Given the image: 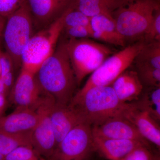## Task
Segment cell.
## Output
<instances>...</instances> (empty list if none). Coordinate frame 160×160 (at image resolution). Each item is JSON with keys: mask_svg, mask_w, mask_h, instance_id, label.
<instances>
[{"mask_svg": "<svg viewBox=\"0 0 160 160\" xmlns=\"http://www.w3.org/2000/svg\"><path fill=\"white\" fill-rule=\"evenodd\" d=\"M36 77L44 93L55 103L69 105L78 84L66 41L58 44L52 54L40 66Z\"/></svg>", "mask_w": 160, "mask_h": 160, "instance_id": "6da1fadb", "label": "cell"}, {"mask_svg": "<svg viewBox=\"0 0 160 160\" xmlns=\"http://www.w3.org/2000/svg\"><path fill=\"white\" fill-rule=\"evenodd\" d=\"M69 104L92 127L115 118H126L132 106L122 102L111 86H94L83 93L77 92Z\"/></svg>", "mask_w": 160, "mask_h": 160, "instance_id": "7a4b0ae2", "label": "cell"}, {"mask_svg": "<svg viewBox=\"0 0 160 160\" xmlns=\"http://www.w3.org/2000/svg\"><path fill=\"white\" fill-rule=\"evenodd\" d=\"M33 19L26 0L21 7L6 18L2 37L6 51L10 56L14 69L22 67V58L33 35Z\"/></svg>", "mask_w": 160, "mask_h": 160, "instance_id": "3957f363", "label": "cell"}, {"mask_svg": "<svg viewBox=\"0 0 160 160\" xmlns=\"http://www.w3.org/2000/svg\"><path fill=\"white\" fill-rule=\"evenodd\" d=\"M159 8V0H134L118 9L112 18L125 39L143 38Z\"/></svg>", "mask_w": 160, "mask_h": 160, "instance_id": "277c9868", "label": "cell"}, {"mask_svg": "<svg viewBox=\"0 0 160 160\" xmlns=\"http://www.w3.org/2000/svg\"><path fill=\"white\" fill-rule=\"evenodd\" d=\"M66 46L78 85L113 54L111 48L88 38H70Z\"/></svg>", "mask_w": 160, "mask_h": 160, "instance_id": "5b68a950", "label": "cell"}, {"mask_svg": "<svg viewBox=\"0 0 160 160\" xmlns=\"http://www.w3.org/2000/svg\"><path fill=\"white\" fill-rule=\"evenodd\" d=\"M65 12L54 22L33 34L22 56V67L36 73L52 54L63 31Z\"/></svg>", "mask_w": 160, "mask_h": 160, "instance_id": "8992f818", "label": "cell"}, {"mask_svg": "<svg viewBox=\"0 0 160 160\" xmlns=\"http://www.w3.org/2000/svg\"><path fill=\"white\" fill-rule=\"evenodd\" d=\"M145 43L144 41L138 42L112 55L91 73L84 86L77 92L83 93L94 86H110L134 62Z\"/></svg>", "mask_w": 160, "mask_h": 160, "instance_id": "52a82bcc", "label": "cell"}, {"mask_svg": "<svg viewBox=\"0 0 160 160\" xmlns=\"http://www.w3.org/2000/svg\"><path fill=\"white\" fill-rule=\"evenodd\" d=\"M96 151L92 126L82 123L66 135L48 160H91Z\"/></svg>", "mask_w": 160, "mask_h": 160, "instance_id": "ba28073f", "label": "cell"}, {"mask_svg": "<svg viewBox=\"0 0 160 160\" xmlns=\"http://www.w3.org/2000/svg\"><path fill=\"white\" fill-rule=\"evenodd\" d=\"M46 96L38 82L36 73L22 67L9 92L8 99L16 108L37 109Z\"/></svg>", "mask_w": 160, "mask_h": 160, "instance_id": "9c48e42d", "label": "cell"}, {"mask_svg": "<svg viewBox=\"0 0 160 160\" xmlns=\"http://www.w3.org/2000/svg\"><path fill=\"white\" fill-rule=\"evenodd\" d=\"M46 96L37 109L38 122L32 132V146L41 156L48 160L53 154L56 147V141L49 116V109L52 102Z\"/></svg>", "mask_w": 160, "mask_h": 160, "instance_id": "30bf717a", "label": "cell"}, {"mask_svg": "<svg viewBox=\"0 0 160 160\" xmlns=\"http://www.w3.org/2000/svg\"><path fill=\"white\" fill-rule=\"evenodd\" d=\"M39 30L49 26L71 7L75 0H26Z\"/></svg>", "mask_w": 160, "mask_h": 160, "instance_id": "8fae6325", "label": "cell"}, {"mask_svg": "<svg viewBox=\"0 0 160 160\" xmlns=\"http://www.w3.org/2000/svg\"><path fill=\"white\" fill-rule=\"evenodd\" d=\"M49 116L57 146L76 126L86 123L77 109L69 104L64 105L52 102L49 109Z\"/></svg>", "mask_w": 160, "mask_h": 160, "instance_id": "7c38bea8", "label": "cell"}, {"mask_svg": "<svg viewBox=\"0 0 160 160\" xmlns=\"http://www.w3.org/2000/svg\"><path fill=\"white\" fill-rule=\"evenodd\" d=\"M92 135L97 137L139 141L149 147L148 141L143 137L136 126L127 119L115 118L99 126L92 127Z\"/></svg>", "mask_w": 160, "mask_h": 160, "instance_id": "4fadbf2b", "label": "cell"}, {"mask_svg": "<svg viewBox=\"0 0 160 160\" xmlns=\"http://www.w3.org/2000/svg\"><path fill=\"white\" fill-rule=\"evenodd\" d=\"M39 118L37 109L17 107L10 114L0 118V130L17 134L31 132Z\"/></svg>", "mask_w": 160, "mask_h": 160, "instance_id": "5bb4252c", "label": "cell"}, {"mask_svg": "<svg viewBox=\"0 0 160 160\" xmlns=\"http://www.w3.org/2000/svg\"><path fill=\"white\" fill-rule=\"evenodd\" d=\"M93 138L96 151L110 160L121 159L137 147L147 146L144 143L135 140L106 138L93 136Z\"/></svg>", "mask_w": 160, "mask_h": 160, "instance_id": "9a60e30c", "label": "cell"}, {"mask_svg": "<svg viewBox=\"0 0 160 160\" xmlns=\"http://www.w3.org/2000/svg\"><path fill=\"white\" fill-rule=\"evenodd\" d=\"M132 103V107L129 109L125 118L136 126L145 139L160 148L159 124L147 112L138 109L134 103Z\"/></svg>", "mask_w": 160, "mask_h": 160, "instance_id": "2e32d148", "label": "cell"}, {"mask_svg": "<svg viewBox=\"0 0 160 160\" xmlns=\"http://www.w3.org/2000/svg\"><path fill=\"white\" fill-rule=\"evenodd\" d=\"M118 98L122 103L136 101L144 87L136 71L126 69L112 84Z\"/></svg>", "mask_w": 160, "mask_h": 160, "instance_id": "e0dca14e", "label": "cell"}, {"mask_svg": "<svg viewBox=\"0 0 160 160\" xmlns=\"http://www.w3.org/2000/svg\"><path fill=\"white\" fill-rule=\"evenodd\" d=\"M92 38L115 46H124L126 39L118 31L112 18L104 15L91 18Z\"/></svg>", "mask_w": 160, "mask_h": 160, "instance_id": "ac0fdd59", "label": "cell"}, {"mask_svg": "<svg viewBox=\"0 0 160 160\" xmlns=\"http://www.w3.org/2000/svg\"><path fill=\"white\" fill-rule=\"evenodd\" d=\"M129 3L126 0H75L74 7L89 17L104 15L112 18L115 12Z\"/></svg>", "mask_w": 160, "mask_h": 160, "instance_id": "d6986e66", "label": "cell"}, {"mask_svg": "<svg viewBox=\"0 0 160 160\" xmlns=\"http://www.w3.org/2000/svg\"><path fill=\"white\" fill-rule=\"evenodd\" d=\"M138 108L147 112L158 123L160 121V87L146 88L134 102Z\"/></svg>", "mask_w": 160, "mask_h": 160, "instance_id": "ffe728a7", "label": "cell"}, {"mask_svg": "<svg viewBox=\"0 0 160 160\" xmlns=\"http://www.w3.org/2000/svg\"><path fill=\"white\" fill-rule=\"evenodd\" d=\"M31 133L17 134L0 130V153L5 157L20 146L32 147Z\"/></svg>", "mask_w": 160, "mask_h": 160, "instance_id": "44dd1931", "label": "cell"}, {"mask_svg": "<svg viewBox=\"0 0 160 160\" xmlns=\"http://www.w3.org/2000/svg\"><path fill=\"white\" fill-rule=\"evenodd\" d=\"M134 62L160 69V41L145 43Z\"/></svg>", "mask_w": 160, "mask_h": 160, "instance_id": "7402d4cb", "label": "cell"}, {"mask_svg": "<svg viewBox=\"0 0 160 160\" xmlns=\"http://www.w3.org/2000/svg\"><path fill=\"white\" fill-rule=\"evenodd\" d=\"M137 72L143 87H160V69L147 65L136 64Z\"/></svg>", "mask_w": 160, "mask_h": 160, "instance_id": "603a6c76", "label": "cell"}, {"mask_svg": "<svg viewBox=\"0 0 160 160\" xmlns=\"http://www.w3.org/2000/svg\"><path fill=\"white\" fill-rule=\"evenodd\" d=\"M1 73L0 79L6 87L8 95L14 84V65L11 57L6 51H0Z\"/></svg>", "mask_w": 160, "mask_h": 160, "instance_id": "cb8c5ba5", "label": "cell"}, {"mask_svg": "<svg viewBox=\"0 0 160 160\" xmlns=\"http://www.w3.org/2000/svg\"><path fill=\"white\" fill-rule=\"evenodd\" d=\"M74 3L65 12L63 29L77 26H91V18L75 9Z\"/></svg>", "mask_w": 160, "mask_h": 160, "instance_id": "d4e9b609", "label": "cell"}, {"mask_svg": "<svg viewBox=\"0 0 160 160\" xmlns=\"http://www.w3.org/2000/svg\"><path fill=\"white\" fill-rule=\"evenodd\" d=\"M4 160H47L41 156L31 146L18 147L6 155Z\"/></svg>", "mask_w": 160, "mask_h": 160, "instance_id": "484cf974", "label": "cell"}, {"mask_svg": "<svg viewBox=\"0 0 160 160\" xmlns=\"http://www.w3.org/2000/svg\"><path fill=\"white\" fill-rule=\"evenodd\" d=\"M143 38L146 43L160 41V8L156 11Z\"/></svg>", "mask_w": 160, "mask_h": 160, "instance_id": "4316f807", "label": "cell"}, {"mask_svg": "<svg viewBox=\"0 0 160 160\" xmlns=\"http://www.w3.org/2000/svg\"><path fill=\"white\" fill-rule=\"evenodd\" d=\"M70 38L84 39L92 38L91 26H77L63 29Z\"/></svg>", "mask_w": 160, "mask_h": 160, "instance_id": "83f0119b", "label": "cell"}, {"mask_svg": "<svg viewBox=\"0 0 160 160\" xmlns=\"http://www.w3.org/2000/svg\"><path fill=\"white\" fill-rule=\"evenodd\" d=\"M26 0H0V15L6 18L21 7Z\"/></svg>", "mask_w": 160, "mask_h": 160, "instance_id": "f1b7e54d", "label": "cell"}, {"mask_svg": "<svg viewBox=\"0 0 160 160\" xmlns=\"http://www.w3.org/2000/svg\"><path fill=\"white\" fill-rule=\"evenodd\" d=\"M148 148L146 146H139L118 160H151L153 155Z\"/></svg>", "mask_w": 160, "mask_h": 160, "instance_id": "f546056e", "label": "cell"}, {"mask_svg": "<svg viewBox=\"0 0 160 160\" xmlns=\"http://www.w3.org/2000/svg\"><path fill=\"white\" fill-rule=\"evenodd\" d=\"M8 96L5 93H0V118L4 116L8 106Z\"/></svg>", "mask_w": 160, "mask_h": 160, "instance_id": "4dcf8cb0", "label": "cell"}, {"mask_svg": "<svg viewBox=\"0 0 160 160\" xmlns=\"http://www.w3.org/2000/svg\"><path fill=\"white\" fill-rule=\"evenodd\" d=\"M6 18L0 15V41L2 37L3 30L6 24Z\"/></svg>", "mask_w": 160, "mask_h": 160, "instance_id": "1f68e13d", "label": "cell"}, {"mask_svg": "<svg viewBox=\"0 0 160 160\" xmlns=\"http://www.w3.org/2000/svg\"><path fill=\"white\" fill-rule=\"evenodd\" d=\"M151 160H160L159 155L157 154L152 156V158Z\"/></svg>", "mask_w": 160, "mask_h": 160, "instance_id": "d6a6232c", "label": "cell"}, {"mask_svg": "<svg viewBox=\"0 0 160 160\" xmlns=\"http://www.w3.org/2000/svg\"><path fill=\"white\" fill-rule=\"evenodd\" d=\"M4 158L5 157L0 153V160H4Z\"/></svg>", "mask_w": 160, "mask_h": 160, "instance_id": "836d02e7", "label": "cell"}, {"mask_svg": "<svg viewBox=\"0 0 160 160\" xmlns=\"http://www.w3.org/2000/svg\"><path fill=\"white\" fill-rule=\"evenodd\" d=\"M1 47H0V51L1 50ZM1 62H0V76H1Z\"/></svg>", "mask_w": 160, "mask_h": 160, "instance_id": "e575fe53", "label": "cell"}, {"mask_svg": "<svg viewBox=\"0 0 160 160\" xmlns=\"http://www.w3.org/2000/svg\"><path fill=\"white\" fill-rule=\"evenodd\" d=\"M126 1H128V2H132V1H134V0H126Z\"/></svg>", "mask_w": 160, "mask_h": 160, "instance_id": "d590c367", "label": "cell"}, {"mask_svg": "<svg viewBox=\"0 0 160 160\" xmlns=\"http://www.w3.org/2000/svg\"><path fill=\"white\" fill-rule=\"evenodd\" d=\"M159 1H160V0H159Z\"/></svg>", "mask_w": 160, "mask_h": 160, "instance_id": "8d00e7d4", "label": "cell"}]
</instances>
